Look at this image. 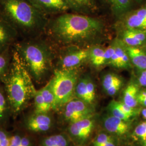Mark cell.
Masks as SVG:
<instances>
[{"label": "cell", "mask_w": 146, "mask_h": 146, "mask_svg": "<svg viewBox=\"0 0 146 146\" xmlns=\"http://www.w3.org/2000/svg\"><path fill=\"white\" fill-rule=\"evenodd\" d=\"M48 28L56 42L70 46L93 40L102 33L104 25L92 17L64 13L51 21Z\"/></svg>", "instance_id": "6da1fadb"}, {"label": "cell", "mask_w": 146, "mask_h": 146, "mask_svg": "<svg viewBox=\"0 0 146 146\" xmlns=\"http://www.w3.org/2000/svg\"><path fill=\"white\" fill-rule=\"evenodd\" d=\"M33 78L17 52L13 50L11 64L2 79L8 104L11 111L17 114L34 99L37 90Z\"/></svg>", "instance_id": "7a4b0ae2"}, {"label": "cell", "mask_w": 146, "mask_h": 146, "mask_svg": "<svg viewBox=\"0 0 146 146\" xmlns=\"http://www.w3.org/2000/svg\"><path fill=\"white\" fill-rule=\"evenodd\" d=\"M0 14L18 31L32 35L47 24L45 15L28 0H0Z\"/></svg>", "instance_id": "3957f363"}, {"label": "cell", "mask_w": 146, "mask_h": 146, "mask_svg": "<svg viewBox=\"0 0 146 146\" xmlns=\"http://www.w3.org/2000/svg\"><path fill=\"white\" fill-rule=\"evenodd\" d=\"M14 49L33 80L40 82L50 72L52 52L45 43L31 38L15 43Z\"/></svg>", "instance_id": "277c9868"}, {"label": "cell", "mask_w": 146, "mask_h": 146, "mask_svg": "<svg viewBox=\"0 0 146 146\" xmlns=\"http://www.w3.org/2000/svg\"><path fill=\"white\" fill-rule=\"evenodd\" d=\"M79 78L78 69L56 68L49 81L55 97L54 110L63 107L75 98V91Z\"/></svg>", "instance_id": "5b68a950"}, {"label": "cell", "mask_w": 146, "mask_h": 146, "mask_svg": "<svg viewBox=\"0 0 146 146\" xmlns=\"http://www.w3.org/2000/svg\"><path fill=\"white\" fill-rule=\"evenodd\" d=\"M63 107L64 119L70 123L91 117L94 112L92 105L76 98L69 101Z\"/></svg>", "instance_id": "8992f818"}, {"label": "cell", "mask_w": 146, "mask_h": 146, "mask_svg": "<svg viewBox=\"0 0 146 146\" xmlns=\"http://www.w3.org/2000/svg\"><path fill=\"white\" fill-rule=\"evenodd\" d=\"M60 55L58 61L60 69H78L89 61V48L76 49L68 46Z\"/></svg>", "instance_id": "52a82bcc"}, {"label": "cell", "mask_w": 146, "mask_h": 146, "mask_svg": "<svg viewBox=\"0 0 146 146\" xmlns=\"http://www.w3.org/2000/svg\"><path fill=\"white\" fill-rule=\"evenodd\" d=\"M94 126V120L91 117L71 123L68 127V131L73 140L81 145L89 138Z\"/></svg>", "instance_id": "ba28073f"}, {"label": "cell", "mask_w": 146, "mask_h": 146, "mask_svg": "<svg viewBox=\"0 0 146 146\" xmlns=\"http://www.w3.org/2000/svg\"><path fill=\"white\" fill-rule=\"evenodd\" d=\"M121 18V29L133 28L146 31V5L130 13H127Z\"/></svg>", "instance_id": "9c48e42d"}, {"label": "cell", "mask_w": 146, "mask_h": 146, "mask_svg": "<svg viewBox=\"0 0 146 146\" xmlns=\"http://www.w3.org/2000/svg\"><path fill=\"white\" fill-rule=\"evenodd\" d=\"M19 31L0 14V52L10 48L18 37Z\"/></svg>", "instance_id": "30bf717a"}, {"label": "cell", "mask_w": 146, "mask_h": 146, "mask_svg": "<svg viewBox=\"0 0 146 146\" xmlns=\"http://www.w3.org/2000/svg\"><path fill=\"white\" fill-rule=\"evenodd\" d=\"M127 47H140L146 42V31L133 28L121 29L119 37Z\"/></svg>", "instance_id": "8fae6325"}, {"label": "cell", "mask_w": 146, "mask_h": 146, "mask_svg": "<svg viewBox=\"0 0 146 146\" xmlns=\"http://www.w3.org/2000/svg\"><path fill=\"white\" fill-rule=\"evenodd\" d=\"M28 1L44 15L64 13L70 9L64 0H28Z\"/></svg>", "instance_id": "7c38bea8"}, {"label": "cell", "mask_w": 146, "mask_h": 146, "mask_svg": "<svg viewBox=\"0 0 146 146\" xmlns=\"http://www.w3.org/2000/svg\"><path fill=\"white\" fill-rule=\"evenodd\" d=\"M113 42L115 47V52L111 58L109 65L121 69H128L131 68V63L125 45L118 38L115 39Z\"/></svg>", "instance_id": "4fadbf2b"}, {"label": "cell", "mask_w": 146, "mask_h": 146, "mask_svg": "<svg viewBox=\"0 0 146 146\" xmlns=\"http://www.w3.org/2000/svg\"><path fill=\"white\" fill-rule=\"evenodd\" d=\"M52 123L51 117L47 113L35 114L27 119L25 125L27 129L33 132H43L50 129Z\"/></svg>", "instance_id": "5bb4252c"}, {"label": "cell", "mask_w": 146, "mask_h": 146, "mask_svg": "<svg viewBox=\"0 0 146 146\" xmlns=\"http://www.w3.org/2000/svg\"><path fill=\"white\" fill-rule=\"evenodd\" d=\"M103 125L106 131L115 135H124L129 129L127 122L110 114L104 119Z\"/></svg>", "instance_id": "9a60e30c"}, {"label": "cell", "mask_w": 146, "mask_h": 146, "mask_svg": "<svg viewBox=\"0 0 146 146\" xmlns=\"http://www.w3.org/2000/svg\"><path fill=\"white\" fill-rule=\"evenodd\" d=\"M131 63L141 71L146 69V49L140 47H127Z\"/></svg>", "instance_id": "2e32d148"}, {"label": "cell", "mask_w": 146, "mask_h": 146, "mask_svg": "<svg viewBox=\"0 0 146 146\" xmlns=\"http://www.w3.org/2000/svg\"><path fill=\"white\" fill-rule=\"evenodd\" d=\"M140 90L138 84L131 82L123 90L121 101L131 107L136 108L139 104L137 96Z\"/></svg>", "instance_id": "e0dca14e"}, {"label": "cell", "mask_w": 146, "mask_h": 146, "mask_svg": "<svg viewBox=\"0 0 146 146\" xmlns=\"http://www.w3.org/2000/svg\"><path fill=\"white\" fill-rule=\"evenodd\" d=\"M109 3L113 13L116 16L121 17L129 10L131 0H107Z\"/></svg>", "instance_id": "ac0fdd59"}, {"label": "cell", "mask_w": 146, "mask_h": 146, "mask_svg": "<svg viewBox=\"0 0 146 146\" xmlns=\"http://www.w3.org/2000/svg\"><path fill=\"white\" fill-rule=\"evenodd\" d=\"M105 49L100 46H94L89 48V61L96 67L105 65Z\"/></svg>", "instance_id": "d6986e66"}, {"label": "cell", "mask_w": 146, "mask_h": 146, "mask_svg": "<svg viewBox=\"0 0 146 146\" xmlns=\"http://www.w3.org/2000/svg\"><path fill=\"white\" fill-rule=\"evenodd\" d=\"M12 52L13 51H11V47L0 52V81H2L9 68Z\"/></svg>", "instance_id": "ffe728a7"}, {"label": "cell", "mask_w": 146, "mask_h": 146, "mask_svg": "<svg viewBox=\"0 0 146 146\" xmlns=\"http://www.w3.org/2000/svg\"><path fill=\"white\" fill-rule=\"evenodd\" d=\"M69 8L78 11L92 10L95 7L93 0H64Z\"/></svg>", "instance_id": "44dd1931"}, {"label": "cell", "mask_w": 146, "mask_h": 146, "mask_svg": "<svg viewBox=\"0 0 146 146\" xmlns=\"http://www.w3.org/2000/svg\"><path fill=\"white\" fill-rule=\"evenodd\" d=\"M75 96L76 98L81 100L88 104L92 105L89 98L86 85V78L78 80L75 88Z\"/></svg>", "instance_id": "7402d4cb"}, {"label": "cell", "mask_w": 146, "mask_h": 146, "mask_svg": "<svg viewBox=\"0 0 146 146\" xmlns=\"http://www.w3.org/2000/svg\"><path fill=\"white\" fill-rule=\"evenodd\" d=\"M40 91L42 94L47 109L50 111L51 110H53L55 102V97L50 81H49L44 87L40 89Z\"/></svg>", "instance_id": "603a6c76"}, {"label": "cell", "mask_w": 146, "mask_h": 146, "mask_svg": "<svg viewBox=\"0 0 146 146\" xmlns=\"http://www.w3.org/2000/svg\"><path fill=\"white\" fill-rule=\"evenodd\" d=\"M42 146H68V141L63 135H54L44 139L42 141Z\"/></svg>", "instance_id": "cb8c5ba5"}, {"label": "cell", "mask_w": 146, "mask_h": 146, "mask_svg": "<svg viewBox=\"0 0 146 146\" xmlns=\"http://www.w3.org/2000/svg\"><path fill=\"white\" fill-rule=\"evenodd\" d=\"M123 81L120 76L114 73H108L105 74L102 81L103 89L106 92L108 89L113 87L115 84Z\"/></svg>", "instance_id": "d4e9b609"}, {"label": "cell", "mask_w": 146, "mask_h": 146, "mask_svg": "<svg viewBox=\"0 0 146 146\" xmlns=\"http://www.w3.org/2000/svg\"><path fill=\"white\" fill-rule=\"evenodd\" d=\"M108 111H110V115L114 116L121 120L126 122H128L131 120V117L125 113L120 108L117 106L116 101L113 100L111 101L108 106Z\"/></svg>", "instance_id": "484cf974"}, {"label": "cell", "mask_w": 146, "mask_h": 146, "mask_svg": "<svg viewBox=\"0 0 146 146\" xmlns=\"http://www.w3.org/2000/svg\"><path fill=\"white\" fill-rule=\"evenodd\" d=\"M34 100L35 107L34 113L42 114L48 113L49 112L40 90H37L36 93L34 96Z\"/></svg>", "instance_id": "4316f807"}, {"label": "cell", "mask_w": 146, "mask_h": 146, "mask_svg": "<svg viewBox=\"0 0 146 146\" xmlns=\"http://www.w3.org/2000/svg\"><path fill=\"white\" fill-rule=\"evenodd\" d=\"M133 135L142 141L146 140V121L141 122L136 127Z\"/></svg>", "instance_id": "83f0119b"}, {"label": "cell", "mask_w": 146, "mask_h": 146, "mask_svg": "<svg viewBox=\"0 0 146 146\" xmlns=\"http://www.w3.org/2000/svg\"><path fill=\"white\" fill-rule=\"evenodd\" d=\"M116 103L117 106L120 108L126 114L130 116L131 117L135 116L137 114L139 110L136 108H133L131 107L127 104H125L122 101H116Z\"/></svg>", "instance_id": "f1b7e54d"}, {"label": "cell", "mask_w": 146, "mask_h": 146, "mask_svg": "<svg viewBox=\"0 0 146 146\" xmlns=\"http://www.w3.org/2000/svg\"><path fill=\"white\" fill-rule=\"evenodd\" d=\"M114 141L111 136L107 134H100L95 138L93 142V146H100L110 141Z\"/></svg>", "instance_id": "f546056e"}, {"label": "cell", "mask_w": 146, "mask_h": 146, "mask_svg": "<svg viewBox=\"0 0 146 146\" xmlns=\"http://www.w3.org/2000/svg\"><path fill=\"white\" fill-rule=\"evenodd\" d=\"M86 85L88 94L89 98L90 100L91 104L93 105L94 100L95 98V87L94 82L89 78L86 77Z\"/></svg>", "instance_id": "4dcf8cb0"}, {"label": "cell", "mask_w": 146, "mask_h": 146, "mask_svg": "<svg viewBox=\"0 0 146 146\" xmlns=\"http://www.w3.org/2000/svg\"><path fill=\"white\" fill-rule=\"evenodd\" d=\"M8 100L3 90L0 87V119L5 113L7 108Z\"/></svg>", "instance_id": "1f68e13d"}, {"label": "cell", "mask_w": 146, "mask_h": 146, "mask_svg": "<svg viewBox=\"0 0 146 146\" xmlns=\"http://www.w3.org/2000/svg\"><path fill=\"white\" fill-rule=\"evenodd\" d=\"M115 52V47L114 42L105 49L104 56H105V65H109L110 61L113 55Z\"/></svg>", "instance_id": "d6a6232c"}, {"label": "cell", "mask_w": 146, "mask_h": 146, "mask_svg": "<svg viewBox=\"0 0 146 146\" xmlns=\"http://www.w3.org/2000/svg\"><path fill=\"white\" fill-rule=\"evenodd\" d=\"M123 81H121L120 82H118V83L115 84V85H114L111 88L108 89L106 92V93L109 96H113L120 91V90L122 86H123Z\"/></svg>", "instance_id": "836d02e7"}, {"label": "cell", "mask_w": 146, "mask_h": 146, "mask_svg": "<svg viewBox=\"0 0 146 146\" xmlns=\"http://www.w3.org/2000/svg\"><path fill=\"white\" fill-rule=\"evenodd\" d=\"M139 72L140 74L137 78V84L141 87H146V69Z\"/></svg>", "instance_id": "e575fe53"}, {"label": "cell", "mask_w": 146, "mask_h": 146, "mask_svg": "<svg viewBox=\"0 0 146 146\" xmlns=\"http://www.w3.org/2000/svg\"><path fill=\"white\" fill-rule=\"evenodd\" d=\"M10 137L5 131L0 130V144L5 146H9Z\"/></svg>", "instance_id": "d590c367"}, {"label": "cell", "mask_w": 146, "mask_h": 146, "mask_svg": "<svg viewBox=\"0 0 146 146\" xmlns=\"http://www.w3.org/2000/svg\"><path fill=\"white\" fill-rule=\"evenodd\" d=\"M21 136L19 135H14L10 137L9 146H20Z\"/></svg>", "instance_id": "8d00e7d4"}, {"label": "cell", "mask_w": 146, "mask_h": 146, "mask_svg": "<svg viewBox=\"0 0 146 146\" xmlns=\"http://www.w3.org/2000/svg\"><path fill=\"white\" fill-rule=\"evenodd\" d=\"M20 146H31V141L27 136L21 137Z\"/></svg>", "instance_id": "74e56055"}, {"label": "cell", "mask_w": 146, "mask_h": 146, "mask_svg": "<svg viewBox=\"0 0 146 146\" xmlns=\"http://www.w3.org/2000/svg\"><path fill=\"white\" fill-rule=\"evenodd\" d=\"M138 96L146 98V89L140 90L139 94H138Z\"/></svg>", "instance_id": "f35d334b"}, {"label": "cell", "mask_w": 146, "mask_h": 146, "mask_svg": "<svg viewBox=\"0 0 146 146\" xmlns=\"http://www.w3.org/2000/svg\"><path fill=\"white\" fill-rule=\"evenodd\" d=\"M100 146H116L114 141H110L109 142H107L104 145H102Z\"/></svg>", "instance_id": "ab89813d"}, {"label": "cell", "mask_w": 146, "mask_h": 146, "mask_svg": "<svg viewBox=\"0 0 146 146\" xmlns=\"http://www.w3.org/2000/svg\"><path fill=\"white\" fill-rule=\"evenodd\" d=\"M141 113L143 117L146 120V108H143L142 110H141Z\"/></svg>", "instance_id": "60d3db41"}, {"label": "cell", "mask_w": 146, "mask_h": 146, "mask_svg": "<svg viewBox=\"0 0 146 146\" xmlns=\"http://www.w3.org/2000/svg\"><path fill=\"white\" fill-rule=\"evenodd\" d=\"M142 145L143 146H146V140L145 141H142Z\"/></svg>", "instance_id": "b9f144b4"}, {"label": "cell", "mask_w": 146, "mask_h": 146, "mask_svg": "<svg viewBox=\"0 0 146 146\" xmlns=\"http://www.w3.org/2000/svg\"><path fill=\"white\" fill-rule=\"evenodd\" d=\"M135 1H136V2H138V3H141V2L143 1V0H134Z\"/></svg>", "instance_id": "7bdbcfd3"}]
</instances>
